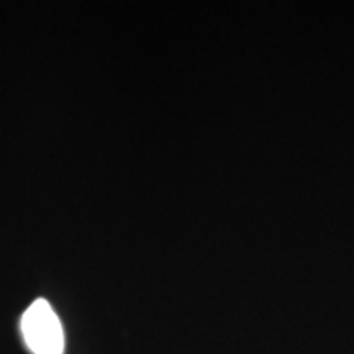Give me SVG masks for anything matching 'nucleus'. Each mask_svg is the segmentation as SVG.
I'll use <instances>...</instances> for the list:
<instances>
[{"label": "nucleus", "instance_id": "obj_1", "mask_svg": "<svg viewBox=\"0 0 354 354\" xmlns=\"http://www.w3.org/2000/svg\"><path fill=\"white\" fill-rule=\"evenodd\" d=\"M21 335L33 354H63L64 331L50 304L38 299L21 317Z\"/></svg>", "mask_w": 354, "mask_h": 354}]
</instances>
